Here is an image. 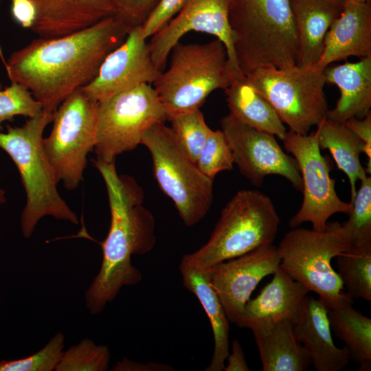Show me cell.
Here are the masks:
<instances>
[{
  "label": "cell",
  "instance_id": "cell-20",
  "mask_svg": "<svg viewBox=\"0 0 371 371\" xmlns=\"http://www.w3.org/2000/svg\"><path fill=\"white\" fill-rule=\"evenodd\" d=\"M327 312L319 299L307 295L293 330L317 371H339L348 366L350 356L346 347L340 348L334 344Z\"/></svg>",
  "mask_w": 371,
  "mask_h": 371
},
{
  "label": "cell",
  "instance_id": "cell-6",
  "mask_svg": "<svg viewBox=\"0 0 371 371\" xmlns=\"http://www.w3.org/2000/svg\"><path fill=\"white\" fill-rule=\"evenodd\" d=\"M350 236L339 222H328L322 230L294 227L277 247L280 267L291 278L315 293L327 309L353 303L332 266V260L352 247Z\"/></svg>",
  "mask_w": 371,
  "mask_h": 371
},
{
  "label": "cell",
  "instance_id": "cell-10",
  "mask_svg": "<svg viewBox=\"0 0 371 371\" xmlns=\"http://www.w3.org/2000/svg\"><path fill=\"white\" fill-rule=\"evenodd\" d=\"M167 114L152 85H142L98 103L94 151L106 163L141 144L144 133Z\"/></svg>",
  "mask_w": 371,
  "mask_h": 371
},
{
  "label": "cell",
  "instance_id": "cell-2",
  "mask_svg": "<svg viewBox=\"0 0 371 371\" xmlns=\"http://www.w3.org/2000/svg\"><path fill=\"white\" fill-rule=\"evenodd\" d=\"M105 183L111 210L108 234L101 244L102 261L98 275L85 294L89 313L97 315L124 286L142 280L132 265V255H144L155 244V221L142 205L143 191L133 178L117 174L115 161H93Z\"/></svg>",
  "mask_w": 371,
  "mask_h": 371
},
{
  "label": "cell",
  "instance_id": "cell-7",
  "mask_svg": "<svg viewBox=\"0 0 371 371\" xmlns=\"http://www.w3.org/2000/svg\"><path fill=\"white\" fill-rule=\"evenodd\" d=\"M170 54L168 69L153 84L167 120L199 109L212 92L225 90L236 78L227 49L218 38L203 44L179 42Z\"/></svg>",
  "mask_w": 371,
  "mask_h": 371
},
{
  "label": "cell",
  "instance_id": "cell-44",
  "mask_svg": "<svg viewBox=\"0 0 371 371\" xmlns=\"http://www.w3.org/2000/svg\"><path fill=\"white\" fill-rule=\"evenodd\" d=\"M2 1H3V0H0V3H1Z\"/></svg>",
  "mask_w": 371,
  "mask_h": 371
},
{
  "label": "cell",
  "instance_id": "cell-15",
  "mask_svg": "<svg viewBox=\"0 0 371 371\" xmlns=\"http://www.w3.org/2000/svg\"><path fill=\"white\" fill-rule=\"evenodd\" d=\"M161 71L152 59L140 25L129 32L124 42L106 57L95 78L82 89L100 102L142 85H153Z\"/></svg>",
  "mask_w": 371,
  "mask_h": 371
},
{
  "label": "cell",
  "instance_id": "cell-21",
  "mask_svg": "<svg viewBox=\"0 0 371 371\" xmlns=\"http://www.w3.org/2000/svg\"><path fill=\"white\" fill-rule=\"evenodd\" d=\"M326 82L335 85L340 96L326 119L344 124L352 117L363 118L371 108V57L325 69Z\"/></svg>",
  "mask_w": 371,
  "mask_h": 371
},
{
  "label": "cell",
  "instance_id": "cell-29",
  "mask_svg": "<svg viewBox=\"0 0 371 371\" xmlns=\"http://www.w3.org/2000/svg\"><path fill=\"white\" fill-rule=\"evenodd\" d=\"M111 352L108 346L98 345L83 339L63 352L56 371H105L108 370Z\"/></svg>",
  "mask_w": 371,
  "mask_h": 371
},
{
  "label": "cell",
  "instance_id": "cell-17",
  "mask_svg": "<svg viewBox=\"0 0 371 371\" xmlns=\"http://www.w3.org/2000/svg\"><path fill=\"white\" fill-rule=\"evenodd\" d=\"M36 16L31 27L40 38L64 36L115 16L117 0H30Z\"/></svg>",
  "mask_w": 371,
  "mask_h": 371
},
{
  "label": "cell",
  "instance_id": "cell-39",
  "mask_svg": "<svg viewBox=\"0 0 371 371\" xmlns=\"http://www.w3.org/2000/svg\"><path fill=\"white\" fill-rule=\"evenodd\" d=\"M114 371H172L174 368L169 365L148 362L139 363L124 358L117 361L113 367Z\"/></svg>",
  "mask_w": 371,
  "mask_h": 371
},
{
  "label": "cell",
  "instance_id": "cell-28",
  "mask_svg": "<svg viewBox=\"0 0 371 371\" xmlns=\"http://www.w3.org/2000/svg\"><path fill=\"white\" fill-rule=\"evenodd\" d=\"M336 271L346 293L371 301V243L352 247L336 257Z\"/></svg>",
  "mask_w": 371,
  "mask_h": 371
},
{
  "label": "cell",
  "instance_id": "cell-13",
  "mask_svg": "<svg viewBox=\"0 0 371 371\" xmlns=\"http://www.w3.org/2000/svg\"><path fill=\"white\" fill-rule=\"evenodd\" d=\"M221 126L232 150L234 164L252 184L261 186L267 176L277 175L302 191L297 164L282 150L273 135L251 128L231 113L221 119Z\"/></svg>",
  "mask_w": 371,
  "mask_h": 371
},
{
  "label": "cell",
  "instance_id": "cell-34",
  "mask_svg": "<svg viewBox=\"0 0 371 371\" xmlns=\"http://www.w3.org/2000/svg\"><path fill=\"white\" fill-rule=\"evenodd\" d=\"M11 82L4 89H1L0 84V132L3 131L4 122L12 120L16 115L34 117L43 111L41 104L26 87Z\"/></svg>",
  "mask_w": 371,
  "mask_h": 371
},
{
  "label": "cell",
  "instance_id": "cell-19",
  "mask_svg": "<svg viewBox=\"0 0 371 371\" xmlns=\"http://www.w3.org/2000/svg\"><path fill=\"white\" fill-rule=\"evenodd\" d=\"M350 56L371 57V3L348 0L324 38V50L315 65L325 69Z\"/></svg>",
  "mask_w": 371,
  "mask_h": 371
},
{
  "label": "cell",
  "instance_id": "cell-4",
  "mask_svg": "<svg viewBox=\"0 0 371 371\" xmlns=\"http://www.w3.org/2000/svg\"><path fill=\"white\" fill-rule=\"evenodd\" d=\"M53 117L54 112L43 109L21 126L6 125V132H0V148L16 165L26 194L21 216V232L26 238L47 216L78 223L76 213L58 193V181L43 148V133Z\"/></svg>",
  "mask_w": 371,
  "mask_h": 371
},
{
  "label": "cell",
  "instance_id": "cell-1",
  "mask_svg": "<svg viewBox=\"0 0 371 371\" xmlns=\"http://www.w3.org/2000/svg\"><path fill=\"white\" fill-rule=\"evenodd\" d=\"M131 30L113 16L64 36L39 37L10 55L8 77L26 87L43 109L54 112L95 78L106 57Z\"/></svg>",
  "mask_w": 371,
  "mask_h": 371
},
{
  "label": "cell",
  "instance_id": "cell-26",
  "mask_svg": "<svg viewBox=\"0 0 371 371\" xmlns=\"http://www.w3.org/2000/svg\"><path fill=\"white\" fill-rule=\"evenodd\" d=\"M320 149H328L338 168L348 177L350 185V203L354 200L357 181L365 179L368 173L360 161L364 143L344 124L323 120L317 126Z\"/></svg>",
  "mask_w": 371,
  "mask_h": 371
},
{
  "label": "cell",
  "instance_id": "cell-16",
  "mask_svg": "<svg viewBox=\"0 0 371 371\" xmlns=\"http://www.w3.org/2000/svg\"><path fill=\"white\" fill-rule=\"evenodd\" d=\"M280 263L277 247L270 244L209 269L212 285L230 322L238 324L252 292L265 277L277 270Z\"/></svg>",
  "mask_w": 371,
  "mask_h": 371
},
{
  "label": "cell",
  "instance_id": "cell-23",
  "mask_svg": "<svg viewBox=\"0 0 371 371\" xmlns=\"http://www.w3.org/2000/svg\"><path fill=\"white\" fill-rule=\"evenodd\" d=\"M251 330L263 371H304L311 365L309 355L297 339L290 320L282 319Z\"/></svg>",
  "mask_w": 371,
  "mask_h": 371
},
{
  "label": "cell",
  "instance_id": "cell-38",
  "mask_svg": "<svg viewBox=\"0 0 371 371\" xmlns=\"http://www.w3.org/2000/svg\"><path fill=\"white\" fill-rule=\"evenodd\" d=\"M13 19L24 28L32 27L36 16L34 5L30 0H10Z\"/></svg>",
  "mask_w": 371,
  "mask_h": 371
},
{
  "label": "cell",
  "instance_id": "cell-22",
  "mask_svg": "<svg viewBox=\"0 0 371 371\" xmlns=\"http://www.w3.org/2000/svg\"><path fill=\"white\" fill-rule=\"evenodd\" d=\"M179 271L183 286L199 300L210 322L214 336V351L205 371H221L229 353V321L213 288L210 270L196 268L181 260Z\"/></svg>",
  "mask_w": 371,
  "mask_h": 371
},
{
  "label": "cell",
  "instance_id": "cell-31",
  "mask_svg": "<svg viewBox=\"0 0 371 371\" xmlns=\"http://www.w3.org/2000/svg\"><path fill=\"white\" fill-rule=\"evenodd\" d=\"M348 221L342 223L348 232L352 246L371 243V177L361 181Z\"/></svg>",
  "mask_w": 371,
  "mask_h": 371
},
{
  "label": "cell",
  "instance_id": "cell-42",
  "mask_svg": "<svg viewBox=\"0 0 371 371\" xmlns=\"http://www.w3.org/2000/svg\"><path fill=\"white\" fill-rule=\"evenodd\" d=\"M5 201V192L4 190L0 187V205L4 203Z\"/></svg>",
  "mask_w": 371,
  "mask_h": 371
},
{
  "label": "cell",
  "instance_id": "cell-30",
  "mask_svg": "<svg viewBox=\"0 0 371 371\" xmlns=\"http://www.w3.org/2000/svg\"><path fill=\"white\" fill-rule=\"evenodd\" d=\"M170 126L188 156L196 163L210 128L200 109L178 114L168 118Z\"/></svg>",
  "mask_w": 371,
  "mask_h": 371
},
{
  "label": "cell",
  "instance_id": "cell-9",
  "mask_svg": "<svg viewBox=\"0 0 371 371\" xmlns=\"http://www.w3.org/2000/svg\"><path fill=\"white\" fill-rule=\"evenodd\" d=\"M324 70L316 66L260 67L245 75L247 80L274 109L289 131L308 134L326 118Z\"/></svg>",
  "mask_w": 371,
  "mask_h": 371
},
{
  "label": "cell",
  "instance_id": "cell-36",
  "mask_svg": "<svg viewBox=\"0 0 371 371\" xmlns=\"http://www.w3.org/2000/svg\"><path fill=\"white\" fill-rule=\"evenodd\" d=\"M158 2L159 0H117L115 16L133 29L144 24Z\"/></svg>",
  "mask_w": 371,
  "mask_h": 371
},
{
  "label": "cell",
  "instance_id": "cell-27",
  "mask_svg": "<svg viewBox=\"0 0 371 371\" xmlns=\"http://www.w3.org/2000/svg\"><path fill=\"white\" fill-rule=\"evenodd\" d=\"M353 303L327 309L331 330L345 344L350 360L359 365V370L371 368V319L352 306Z\"/></svg>",
  "mask_w": 371,
  "mask_h": 371
},
{
  "label": "cell",
  "instance_id": "cell-11",
  "mask_svg": "<svg viewBox=\"0 0 371 371\" xmlns=\"http://www.w3.org/2000/svg\"><path fill=\"white\" fill-rule=\"evenodd\" d=\"M98 102L82 88L67 96L54 112L53 126L43 148L58 182L69 190L83 178L87 157L94 149Z\"/></svg>",
  "mask_w": 371,
  "mask_h": 371
},
{
  "label": "cell",
  "instance_id": "cell-3",
  "mask_svg": "<svg viewBox=\"0 0 371 371\" xmlns=\"http://www.w3.org/2000/svg\"><path fill=\"white\" fill-rule=\"evenodd\" d=\"M229 23L236 62L244 76L262 66L298 65L290 0H229Z\"/></svg>",
  "mask_w": 371,
  "mask_h": 371
},
{
  "label": "cell",
  "instance_id": "cell-41",
  "mask_svg": "<svg viewBox=\"0 0 371 371\" xmlns=\"http://www.w3.org/2000/svg\"><path fill=\"white\" fill-rule=\"evenodd\" d=\"M342 9L348 0H322Z\"/></svg>",
  "mask_w": 371,
  "mask_h": 371
},
{
  "label": "cell",
  "instance_id": "cell-18",
  "mask_svg": "<svg viewBox=\"0 0 371 371\" xmlns=\"http://www.w3.org/2000/svg\"><path fill=\"white\" fill-rule=\"evenodd\" d=\"M260 293L246 303L237 326L251 330L266 328L282 319L296 321L309 290L280 267Z\"/></svg>",
  "mask_w": 371,
  "mask_h": 371
},
{
  "label": "cell",
  "instance_id": "cell-32",
  "mask_svg": "<svg viewBox=\"0 0 371 371\" xmlns=\"http://www.w3.org/2000/svg\"><path fill=\"white\" fill-rule=\"evenodd\" d=\"M196 164L205 175L212 179L218 172L233 168V153L221 130L210 129Z\"/></svg>",
  "mask_w": 371,
  "mask_h": 371
},
{
  "label": "cell",
  "instance_id": "cell-40",
  "mask_svg": "<svg viewBox=\"0 0 371 371\" xmlns=\"http://www.w3.org/2000/svg\"><path fill=\"white\" fill-rule=\"evenodd\" d=\"M227 363L224 367L225 371H249L250 369L245 359L242 346L237 339L232 343V353L226 359Z\"/></svg>",
  "mask_w": 371,
  "mask_h": 371
},
{
  "label": "cell",
  "instance_id": "cell-24",
  "mask_svg": "<svg viewBox=\"0 0 371 371\" xmlns=\"http://www.w3.org/2000/svg\"><path fill=\"white\" fill-rule=\"evenodd\" d=\"M299 43L298 65L314 66L324 50L325 36L342 9L322 0H290Z\"/></svg>",
  "mask_w": 371,
  "mask_h": 371
},
{
  "label": "cell",
  "instance_id": "cell-14",
  "mask_svg": "<svg viewBox=\"0 0 371 371\" xmlns=\"http://www.w3.org/2000/svg\"><path fill=\"white\" fill-rule=\"evenodd\" d=\"M214 36L225 45L236 78L245 76L238 66L229 23V0H187L181 10L148 42L152 59L163 71L173 47L190 32Z\"/></svg>",
  "mask_w": 371,
  "mask_h": 371
},
{
  "label": "cell",
  "instance_id": "cell-5",
  "mask_svg": "<svg viewBox=\"0 0 371 371\" xmlns=\"http://www.w3.org/2000/svg\"><path fill=\"white\" fill-rule=\"evenodd\" d=\"M280 219L269 196L254 190L238 191L225 205L208 240L181 260L200 269L272 244Z\"/></svg>",
  "mask_w": 371,
  "mask_h": 371
},
{
  "label": "cell",
  "instance_id": "cell-43",
  "mask_svg": "<svg viewBox=\"0 0 371 371\" xmlns=\"http://www.w3.org/2000/svg\"><path fill=\"white\" fill-rule=\"evenodd\" d=\"M357 1H361V2H370L371 3V0H355Z\"/></svg>",
  "mask_w": 371,
  "mask_h": 371
},
{
  "label": "cell",
  "instance_id": "cell-33",
  "mask_svg": "<svg viewBox=\"0 0 371 371\" xmlns=\"http://www.w3.org/2000/svg\"><path fill=\"white\" fill-rule=\"evenodd\" d=\"M65 347V335L56 333L38 352L24 358L0 361V371H53L56 370Z\"/></svg>",
  "mask_w": 371,
  "mask_h": 371
},
{
  "label": "cell",
  "instance_id": "cell-12",
  "mask_svg": "<svg viewBox=\"0 0 371 371\" xmlns=\"http://www.w3.org/2000/svg\"><path fill=\"white\" fill-rule=\"evenodd\" d=\"M282 142L295 159L302 181V203L290 219L289 226L294 228L309 222L313 229L322 231L333 214L348 215L352 203L342 201L336 192L330 164L320 152L317 130L307 135L289 131Z\"/></svg>",
  "mask_w": 371,
  "mask_h": 371
},
{
  "label": "cell",
  "instance_id": "cell-8",
  "mask_svg": "<svg viewBox=\"0 0 371 371\" xmlns=\"http://www.w3.org/2000/svg\"><path fill=\"white\" fill-rule=\"evenodd\" d=\"M141 144L149 150L154 177L174 203L183 223L188 227L198 223L212 203L214 179L199 169L164 122L148 129Z\"/></svg>",
  "mask_w": 371,
  "mask_h": 371
},
{
  "label": "cell",
  "instance_id": "cell-37",
  "mask_svg": "<svg viewBox=\"0 0 371 371\" xmlns=\"http://www.w3.org/2000/svg\"><path fill=\"white\" fill-rule=\"evenodd\" d=\"M344 124L364 143V151L368 157L366 172L371 174V112L363 118L352 117Z\"/></svg>",
  "mask_w": 371,
  "mask_h": 371
},
{
  "label": "cell",
  "instance_id": "cell-35",
  "mask_svg": "<svg viewBox=\"0 0 371 371\" xmlns=\"http://www.w3.org/2000/svg\"><path fill=\"white\" fill-rule=\"evenodd\" d=\"M187 0H159L155 8L142 25L146 39L159 31L181 10Z\"/></svg>",
  "mask_w": 371,
  "mask_h": 371
},
{
  "label": "cell",
  "instance_id": "cell-25",
  "mask_svg": "<svg viewBox=\"0 0 371 371\" xmlns=\"http://www.w3.org/2000/svg\"><path fill=\"white\" fill-rule=\"evenodd\" d=\"M231 113L240 122L283 140L287 131L271 105L251 85L245 76L234 78L225 89Z\"/></svg>",
  "mask_w": 371,
  "mask_h": 371
}]
</instances>
